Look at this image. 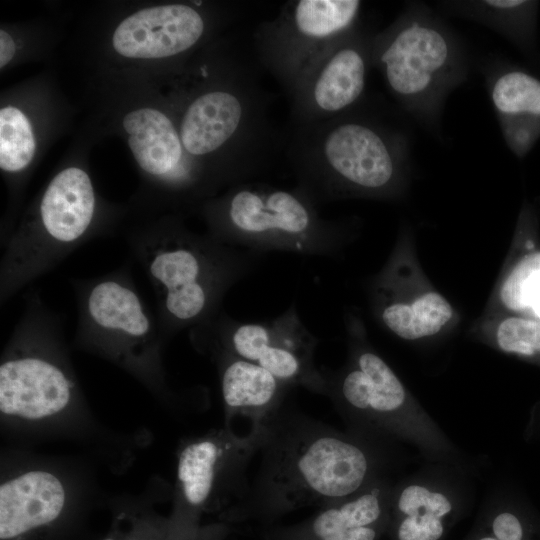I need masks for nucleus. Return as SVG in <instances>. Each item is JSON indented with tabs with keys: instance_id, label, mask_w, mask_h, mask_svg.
Listing matches in <instances>:
<instances>
[{
	"instance_id": "13",
	"label": "nucleus",
	"mask_w": 540,
	"mask_h": 540,
	"mask_svg": "<svg viewBox=\"0 0 540 540\" xmlns=\"http://www.w3.org/2000/svg\"><path fill=\"white\" fill-rule=\"evenodd\" d=\"M265 425L246 435L229 427L188 441L177 458L179 497L191 509L218 506L235 498L239 503L249 487V466L262 445Z\"/></svg>"
},
{
	"instance_id": "19",
	"label": "nucleus",
	"mask_w": 540,
	"mask_h": 540,
	"mask_svg": "<svg viewBox=\"0 0 540 540\" xmlns=\"http://www.w3.org/2000/svg\"><path fill=\"white\" fill-rule=\"evenodd\" d=\"M210 354L218 367L227 422L244 417L251 427L262 426L285 405L293 387L250 361L224 352Z\"/></svg>"
},
{
	"instance_id": "22",
	"label": "nucleus",
	"mask_w": 540,
	"mask_h": 540,
	"mask_svg": "<svg viewBox=\"0 0 540 540\" xmlns=\"http://www.w3.org/2000/svg\"><path fill=\"white\" fill-rule=\"evenodd\" d=\"M36 139L31 123L15 106L0 109V168L8 174L24 171L32 162Z\"/></svg>"
},
{
	"instance_id": "5",
	"label": "nucleus",
	"mask_w": 540,
	"mask_h": 540,
	"mask_svg": "<svg viewBox=\"0 0 540 540\" xmlns=\"http://www.w3.org/2000/svg\"><path fill=\"white\" fill-rule=\"evenodd\" d=\"M286 153L302 189L319 206L359 195H383L396 183L393 136L355 106L333 118L292 125Z\"/></svg>"
},
{
	"instance_id": "18",
	"label": "nucleus",
	"mask_w": 540,
	"mask_h": 540,
	"mask_svg": "<svg viewBox=\"0 0 540 540\" xmlns=\"http://www.w3.org/2000/svg\"><path fill=\"white\" fill-rule=\"evenodd\" d=\"M67 500L64 484L46 470H27L0 485V538L19 539L50 525L62 514Z\"/></svg>"
},
{
	"instance_id": "29",
	"label": "nucleus",
	"mask_w": 540,
	"mask_h": 540,
	"mask_svg": "<svg viewBox=\"0 0 540 540\" xmlns=\"http://www.w3.org/2000/svg\"><path fill=\"white\" fill-rule=\"evenodd\" d=\"M105 540H114V539H111V538H107V539H105Z\"/></svg>"
},
{
	"instance_id": "14",
	"label": "nucleus",
	"mask_w": 540,
	"mask_h": 540,
	"mask_svg": "<svg viewBox=\"0 0 540 540\" xmlns=\"http://www.w3.org/2000/svg\"><path fill=\"white\" fill-rule=\"evenodd\" d=\"M371 59L372 46L356 29L336 42L289 94L292 125L327 120L356 106L366 87Z\"/></svg>"
},
{
	"instance_id": "2",
	"label": "nucleus",
	"mask_w": 540,
	"mask_h": 540,
	"mask_svg": "<svg viewBox=\"0 0 540 540\" xmlns=\"http://www.w3.org/2000/svg\"><path fill=\"white\" fill-rule=\"evenodd\" d=\"M208 60L182 96L177 127L187 154L230 188L261 173L280 138L255 68L236 52Z\"/></svg>"
},
{
	"instance_id": "10",
	"label": "nucleus",
	"mask_w": 540,
	"mask_h": 540,
	"mask_svg": "<svg viewBox=\"0 0 540 540\" xmlns=\"http://www.w3.org/2000/svg\"><path fill=\"white\" fill-rule=\"evenodd\" d=\"M198 350L224 352L255 363L291 387L325 395V379L315 363L318 338L302 322L295 304L265 322H240L224 312L190 330Z\"/></svg>"
},
{
	"instance_id": "20",
	"label": "nucleus",
	"mask_w": 540,
	"mask_h": 540,
	"mask_svg": "<svg viewBox=\"0 0 540 540\" xmlns=\"http://www.w3.org/2000/svg\"><path fill=\"white\" fill-rule=\"evenodd\" d=\"M394 481L385 476L322 506L306 528L314 540H377L390 521Z\"/></svg>"
},
{
	"instance_id": "27",
	"label": "nucleus",
	"mask_w": 540,
	"mask_h": 540,
	"mask_svg": "<svg viewBox=\"0 0 540 540\" xmlns=\"http://www.w3.org/2000/svg\"><path fill=\"white\" fill-rule=\"evenodd\" d=\"M484 3L493 9H511L520 6L524 1L520 0H488Z\"/></svg>"
},
{
	"instance_id": "1",
	"label": "nucleus",
	"mask_w": 540,
	"mask_h": 540,
	"mask_svg": "<svg viewBox=\"0 0 540 540\" xmlns=\"http://www.w3.org/2000/svg\"><path fill=\"white\" fill-rule=\"evenodd\" d=\"M393 447L285 404L265 424L258 466L239 503L267 514L324 506L389 476Z\"/></svg>"
},
{
	"instance_id": "21",
	"label": "nucleus",
	"mask_w": 540,
	"mask_h": 540,
	"mask_svg": "<svg viewBox=\"0 0 540 540\" xmlns=\"http://www.w3.org/2000/svg\"><path fill=\"white\" fill-rule=\"evenodd\" d=\"M373 295L382 323L403 340L414 341L435 335L453 316L450 303L435 291L410 299Z\"/></svg>"
},
{
	"instance_id": "15",
	"label": "nucleus",
	"mask_w": 540,
	"mask_h": 540,
	"mask_svg": "<svg viewBox=\"0 0 540 540\" xmlns=\"http://www.w3.org/2000/svg\"><path fill=\"white\" fill-rule=\"evenodd\" d=\"M470 473L448 464L428 463L394 482L390 521L396 540H441L470 494Z\"/></svg>"
},
{
	"instance_id": "28",
	"label": "nucleus",
	"mask_w": 540,
	"mask_h": 540,
	"mask_svg": "<svg viewBox=\"0 0 540 540\" xmlns=\"http://www.w3.org/2000/svg\"><path fill=\"white\" fill-rule=\"evenodd\" d=\"M530 308H532L534 313L540 318V290L534 296Z\"/></svg>"
},
{
	"instance_id": "16",
	"label": "nucleus",
	"mask_w": 540,
	"mask_h": 540,
	"mask_svg": "<svg viewBox=\"0 0 540 540\" xmlns=\"http://www.w3.org/2000/svg\"><path fill=\"white\" fill-rule=\"evenodd\" d=\"M203 4L169 3L146 7L124 18L112 34L115 52L129 59H172L187 55L213 25Z\"/></svg>"
},
{
	"instance_id": "8",
	"label": "nucleus",
	"mask_w": 540,
	"mask_h": 540,
	"mask_svg": "<svg viewBox=\"0 0 540 540\" xmlns=\"http://www.w3.org/2000/svg\"><path fill=\"white\" fill-rule=\"evenodd\" d=\"M79 399L65 348L63 318L38 292L26 295L0 363V412L28 422L52 419Z\"/></svg>"
},
{
	"instance_id": "4",
	"label": "nucleus",
	"mask_w": 540,
	"mask_h": 540,
	"mask_svg": "<svg viewBox=\"0 0 540 540\" xmlns=\"http://www.w3.org/2000/svg\"><path fill=\"white\" fill-rule=\"evenodd\" d=\"M346 364L321 367L325 395L347 429L395 446L415 447L428 463L448 464L470 474L473 464L411 396L391 367L373 351L357 328L349 327Z\"/></svg>"
},
{
	"instance_id": "3",
	"label": "nucleus",
	"mask_w": 540,
	"mask_h": 540,
	"mask_svg": "<svg viewBox=\"0 0 540 540\" xmlns=\"http://www.w3.org/2000/svg\"><path fill=\"white\" fill-rule=\"evenodd\" d=\"M125 239L151 283L165 340L215 318L227 292L264 255L195 233L180 214L137 225Z\"/></svg>"
},
{
	"instance_id": "26",
	"label": "nucleus",
	"mask_w": 540,
	"mask_h": 540,
	"mask_svg": "<svg viewBox=\"0 0 540 540\" xmlns=\"http://www.w3.org/2000/svg\"><path fill=\"white\" fill-rule=\"evenodd\" d=\"M16 52V44L11 35L4 29L0 30V67L4 68L11 62Z\"/></svg>"
},
{
	"instance_id": "12",
	"label": "nucleus",
	"mask_w": 540,
	"mask_h": 540,
	"mask_svg": "<svg viewBox=\"0 0 540 540\" xmlns=\"http://www.w3.org/2000/svg\"><path fill=\"white\" fill-rule=\"evenodd\" d=\"M122 126L135 161L159 192V199L176 210H194L222 188L184 150L168 114L141 107L125 114Z\"/></svg>"
},
{
	"instance_id": "17",
	"label": "nucleus",
	"mask_w": 540,
	"mask_h": 540,
	"mask_svg": "<svg viewBox=\"0 0 540 540\" xmlns=\"http://www.w3.org/2000/svg\"><path fill=\"white\" fill-rule=\"evenodd\" d=\"M450 57L445 36L434 27L411 22L372 44V60L381 68L389 89L401 98L427 91Z\"/></svg>"
},
{
	"instance_id": "24",
	"label": "nucleus",
	"mask_w": 540,
	"mask_h": 540,
	"mask_svg": "<svg viewBox=\"0 0 540 540\" xmlns=\"http://www.w3.org/2000/svg\"><path fill=\"white\" fill-rule=\"evenodd\" d=\"M540 290V252L522 257L503 282L500 290L502 303L510 310L530 308Z\"/></svg>"
},
{
	"instance_id": "6",
	"label": "nucleus",
	"mask_w": 540,
	"mask_h": 540,
	"mask_svg": "<svg viewBox=\"0 0 540 540\" xmlns=\"http://www.w3.org/2000/svg\"><path fill=\"white\" fill-rule=\"evenodd\" d=\"M198 211L214 238L261 254L334 257L349 239L347 225L321 217L318 206L297 186L242 182L206 201Z\"/></svg>"
},
{
	"instance_id": "11",
	"label": "nucleus",
	"mask_w": 540,
	"mask_h": 540,
	"mask_svg": "<svg viewBox=\"0 0 540 540\" xmlns=\"http://www.w3.org/2000/svg\"><path fill=\"white\" fill-rule=\"evenodd\" d=\"M361 2L297 0L261 22L253 34L260 65L290 94L304 73L327 50L355 29Z\"/></svg>"
},
{
	"instance_id": "9",
	"label": "nucleus",
	"mask_w": 540,
	"mask_h": 540,
	"mask_svg": "<svg viewBox=\"0 0 540 540\" xmlns=\"http://www.w3.org/2000/svg\"><path fill=\"white\" fill-rule=\"evenodd\" d=\"M71 282L78 312L75 345L114 361L150 386H163L160 352L165 338L129 266Z\"/></svg>"
},
{
	"instance_id": "25",
	"label": "nucleus",
	"mask_w": 540,
	"mask_h": 540,
	"mask_svg": "<svg viewBox=\"0 0 540 540\" xmlns=\"http://www.w3.org/2000/svg\"><path fill=\"white\" fill-rule=\"evenodd\" d=\"M495 344L506 353L540 355V323L521 317L506 318L495 331Z\"/></svg>"
},
{
	"instance_id": "7",
	"label": "nucleus",
	"mask_w": 540,
	"mask_h": 540,
	"mask_svg": "<svg viewBox=\"0 0 540 540\" xmlns=\"http://www.w3.org/2000/svg\"><path fill=\"white\" fill-rule=\"evenodd\" d=\"M100 213L92 180L84 169L69 166L55 174L31 216L1 242V305L84 243L109 230Z\"/></svg>"
},
{
	"instance_id": "23",
	"label": "nucleus",
	"mask_w": 540,
	"mask_h": 540,
	"mask_svg": "<svg viewBox=\"0 0 540 540\" xmlns=\"http://www.w3.org/2000/svg\"><path fill=\"white\" fill-rule=\"evenodd\" d=\"M491 98L502 114L540 115V81L523 72L501 75L492 87Z\"/></svg>"
}]
</instances>
